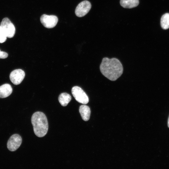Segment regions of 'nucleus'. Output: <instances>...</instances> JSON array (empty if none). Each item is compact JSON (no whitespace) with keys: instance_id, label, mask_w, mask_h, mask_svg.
<instances>
[{"instance_id":"f257e3e1","label":"nucleus","mask_w":169,"mask_h":169,"mask_svg":"<svg viewBox=\"0 0 169 169\" xmlns=\"http://www.w3.org/2000/svg\"><path fill=\"white\" fill-rule=\"evenodd\" d=\"M100 70L102 74L111 81H115L123 72L122 65L118 59L107 57L103 58L100 65Z\"/></svg>"},{"instance_id":"f03ea898","label":"nucleus","mask_w":169,"mask_h":169,"mask_svg":"<svg viewBox=\"0 0 169 169\" xmlns=\"http://www.w3.org/2000/svg\"><path fill=\"white\" fill-rule=\"evenodd\" d=\"M31 121L35 135L39 137L44 136L48 129V120L45 115L41 112H36L33 115Z\"/></svg>"},{"instance_id":"7ed1b4c3","label":"nucleus","mask_w":169,"mask_h":169,"mask_svg":"<svg viewBox=\"0 0 169 169\" xmlns=\"http://www.w3.org/2000/svg\"><path fill=\"white\" fill-rule=\"evenodd\" d=\"M0 26L8 38H13L15 33V28L13 24L7 18H3Z\"/></svg>"},{"instance_id":"20e7f679","label":"nucleus","mask_w":169,"mask_h":169,"mask_svg":"<svg viewBox=\"0 0 169 169\" xmlns=\"http://www.w3.org/2000/svg\"><path fill=\"white\" fill-rule=\"evenodd\" d=\"M71 92L75 99L78 102L84 104L88 103L89 100L88 96L80 87L74 86L72 89Z\"/></svg>"},{"instance_id":"39448f33","label":"nucleus","mask_w":169,"mask_h":169,"mask_svg":"<svg viewBox=\"0 0 169 169\" xmlns=\"http://www.w3.org/2000/svg\"><path fill=\"white\" fill-rule=\"evenodd\" d=\"M40 21L43 26L48 28L54 27L58 22L57 16L54 15L43 14L40 17Z\"/></svg>"},{"instance_id":"423d86ee","label":"nucleus","mask_w":169,"mask_h":169,"mask_svg":"<svg viewBox=\"0 0 169 169\" xmlns=\"http://www.w3.org/2000/svg\"><path fill=\"white\" fill-rule=\"evenodd\" d=\"M22 142V139L19 135L13 134L10 137L8 141L7 148L11 151H14L19 147Z\"/></svg>"},{"instance_id":"0eeeda50","label":"nucleus","mask_w":169,"mask_h":169,"mask_svg":"<svg viewBox=\"0 0 169 169\" xmlns=\"http://www.w3.org/2000/svg\"><path fill=\"white\" fill-rule=\"evenodd\" d=\"M91 7V4L89 1L87 0L83 1L77 6L75 10V14L78 17H83L89 12Z\"/></svg>"},{"instance_id":"6e6552de","label":"nucleus","mask_w":169,"mask_h":169,"mask_svg":"<svg viewBox=\"0 0 169 169\" xmlns=\"http://www.w3.org/2000/svg\"><path fill=\"white\" fill-rule=\"evenodd\" d=\"M25 76L24 71L19 69L13 71L10 74L9 77L10 80L13 84L18 85L21 83Z\"/></svg>"},{"instance_id":"1a4fd4ad","label":"nucleus","mask_w":169,"mask_h":169,"mask_svg":"<svg viewBox=\"0 0 169 169\" xmlns=\"http://www.w3.org/2000/svg\"><path fill=\"white\" fill-rule=\"evenodd\" d=\"M12 88L8 84H4L0 86V98H3L8 97L12 93Z\"/></svg>"},{"instance_id":"9d476101","label":"nucleus","mask_w":169,"mask_h":169,"mask_svg":"<svg viewBox=\"0 0 169 169\" xmlns=\"http://www.w3.org/2000/svg\"><path fill=\"white\" fill-rule=\"evenodd\" d=\"M79 111L82 119L88 121L90 118V107L85 105H81L79 108Z\"/></svg>"},{"instance_id":"9b49d317","label":"nucleus","mask_w":169,"mask_h":169,"mask_svg":"<svg viewBox=\"0 0 169 169\" xmlns=\"http://www.w3.org/2000/svg\"><path fill=\"white\" fill-rule=\"evenodd\" d=\"M120 4L123 7L131 8L137 6L139 4V0H120Z\"/></svg>"},{"instance_id":"f8f14e48","label":"nucleus","mask_w":169,"mask_h":169,"mask_svg":"<svg viewBox=\"0 0 169 169\" xmlns=\"http://www.w3.org/2000/svg\"><path fill=\"white\" fill-rule=\"evenodd\" d=\"M71 99V96L66 93L61 94L58 97V100L60 104L63 106H65L70 102Z\"/></svg>"},{"instance_id":"ddd939ff","label":"nucleus","mask_w":169,"mask_h":169,"mask_svg":"<svg viewBox=\"0 0 169 169\" xmlns=\"http://www.w3.org/2000/svg\"><path fill=\"white\" fill-rule=\"evenodd\" d=\"M161 25L164 29L169 28V13H166L162 16L161 19Z\"/></svg>"},{"instance_id":"4468645a","label":"nucleus","mask_w":169,"mask_h":169,"mask_svg":"<svg viewBox=\"0 0 169 169\" xmlns=\"http://www.w3.org/2000/svg\"><path fill=\"white\" fill-rule=\"evenodd\" d=\"M7 37L0 26V43H2L5 42L7 39Z\"/></svg>"},{"instance_id":"2eb2a0df","label":"nucleus","mask_w":169,"mask_h":169,"mask_svg":"<svg viewBox=\"0 0 169 169\" xmlns=\"http://www.w3.org/2000/svg\"><path fill=\"white\" fill-rule=\"evenodd\" d=\"M8 53L0 50V59H5L8 57Z\"/></svg>"},{"instance_id":"dca6fc26","label":"nucleus","mask_w":169,"mask_h":169,"mask_svg":"<svg viewBox=\"0 0 169 169\" xmlns=\"http://www.w3.org/2000/svg\"><path fill=\"white\" fill-rule=\"evenodd\" d=\"M168 127L169 128V117L168 118Z\"/></svg>"}]
</instances>
